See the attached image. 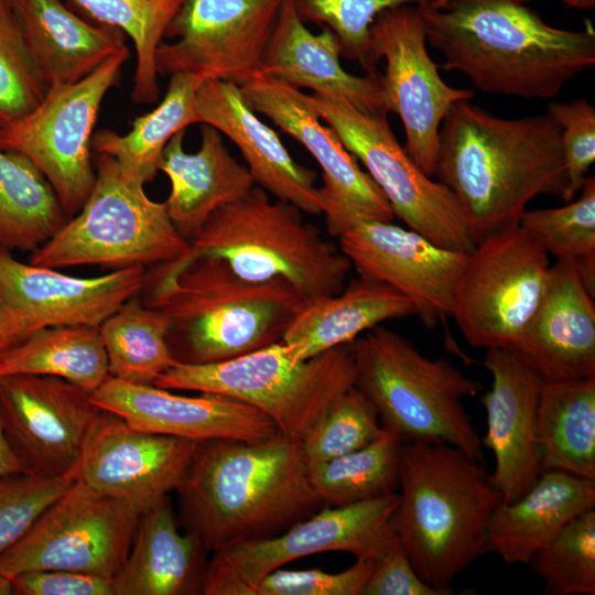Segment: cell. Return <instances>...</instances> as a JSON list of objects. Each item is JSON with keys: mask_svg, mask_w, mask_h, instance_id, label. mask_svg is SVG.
<instances>
[{"mask_svg": "<svg viewBox=\"0 0 595 595\" xmlns=\"http://www.w3.org/2000/svg\"><path fill=\"white\" fill-rule=\"evenodd\" d=\"M434 175L459 202L477 245L518 225L539 195L566 203L561 128L549 113L501 118L458 101L441 123Z\"/></svg>", "mask_w": 595, "mask_h": 595, "instance_id": "cell-1", "label": "cell"}, {"mask_svg": "<svg viewBox=\"0 0 595 595\" xmlns=\"http://www.w3.org/2000/svg\"><path fill=\"white\" fill-rule=\"evenodd\" d=\"M176 491L180 527L208 553L275 537L324 507L302 440L281 433L258 442H198Z\"/></svg>", "mask_w": 595, "mask_h": 595, "instance_id": "cell-2", "label": "cell"}, {"mask_svg": "<svg viewBox=\"0 0 595 595\" xmlns=\"http://www.w3.org/2000/svg\"><path fill=\"white\" fill-rule=\"evenodd\" d=\"M526 0H448L418 6L444 71L486 94L552 99L595 64V32L548 24Z\"/></svg>", "mask_w": 595, "mask_h": 595, "instance_id": "cell-3", "label": "cell"}, {"mask_svg": "<svg viewBox=\"0 0 595 595\" xmlns=\"http://www.w3.org/2000/svg\"><path fill=\"white\" fill-rule=\"evenodd\" d=\"M143 303L167 322L175 363L229 360L281 342L306 301L289 282H252L223 259L187 251L147 269Z\"/></svg>", "mask_w": 595, "mask_h": 595, "instance_id": "cell-4", "label": "cell"}, {"mask_svg": "<svg viewBox=\"0 0 595 595\" xmlns=\"http://www.w3.org/2000/svg\"><path fill=\"white\" fill-rule=\"evenodd\" d=\"M396 536L415 572L447 595L484 554L488 520L502 496L482 463L447 444L403 443Z\"/></svg>", "mask_w": 595, "mask_h": 595, "instance_id": "cell-5", "label": "cell"}, {"mask_svg": "<svg viewBox=\"0 0 595 595\" xmlns=\"http://www.w3.org/2000/svg\"><path fill=\"white\" fill-rule=\"evenodd\" d=\"M351 344L355 387L374 405L382 428L403 443L447 444L483 462L482 441L463 401L480 392L479 381L448 360L423 355L382 325Z\"/></svg>", "mask_w": 595, "mask_h": 595, "instance_id": "cell-6", "label": "cell"}, {"mask_svg": "<svg viewBox=\"0 0 595 595\" xmlns=\"http://www.w3.org/2000/svg\"><path fill=\"white\" fill-rule=\"evenodd\" d=\"M188 251L220 258L248 281L282 279L306 302L342 291L353 267L300 208L258 185L216 210Z\"/></svg>", "mask_w": 595, "mask_h": 595, "instance_id": "cell-7", "label": "cell"}, {"mask_svg": "<svg viewBox=\"0 0 595 595\" xmlns=\"http://www.w3.org/2000/svg\"><path fill=\"white\" fill-rule=\"evenodd\" d=\"M96 180L82 208L41 247L30 263L63 269L151 268L185 255L190 244L172 224L164 202L151 199L144 183L115 159H95Z\"/></svg>", "mask_w": 595, "mask_h": 595, "instance_id": "cell-8", "label": "cell"}, {"mask_svg": "<svg viewBox=\"0 0 595 595\" xmlns=\"http://www.w3.org/2000/svg\"><path fill=\"white\" fill-rule=\"evenodd\" d=\"M355 378L351 343L295 363L278 342L219 363H175L154 386L237 399L267 415L279 433L302 440Z\"/></svg>", "mask_w": 595, "mask_h": 595, "instance_id": "cell-9", "label": "cell"}, {"mask_svg": "<svg viewBox=\"0 0 595 595\" xmlns=\"http://www.w3.org/2000/svg\"><path fill=\"white\" fill-rule=\"evenodd\" d=\"M312 97L320 118L363 163L394 217L437 246L466 253L474 249L459 202L414 163L393 134L387 113L363 112L337 96Z\"/></svg>", "mask_w": 595, "mask_h": 595, "instance_id": "cell-10", "label": "cell"}, {"mask_svg": "<svg viewBox=\"0 0 595 595\" xmlns=\"http://www.w3.org/2000/svg\"><path fill=\"white\" fill-rule=\"evenodd\" d=\"M399 494L345 506H324L282 533L213 552L203 595H250L268 573L294 560L328 551L377 562L399 543L392 517Z\"/></svg>", "mask_w": 595, "mask_h": 595, "instance_id": "cell-11", "label": "cell"}, {"mask_svg": "<svg viewBox=\"0 0 595 595\" xmlns=\"http://www.w3.org/2000/svg\"><path fill=\"white\" fill-rule=\"evenodd\" d=\"M129 57L125 46L82 80L48 88L30 113L0 129V148L22 154L44 175L67 219L94 187L93 130Z\"/></svg>", "mask_w": 595, "mask_h": 595, "instance_id": "cell-12", "label": "cell"}, {"mask_svg": "<svg viewBox=\"0 0 595 595\" xmlns=\"http://www.w3.org/2000/svg\"><path fill=\"white\" fill-rule=\"evenodd\" d=\"M549 255L518 224L467 253L451 317L473 347L512 350L543 294Z\"/></svg>", "mask_w": 595, "mask_h": 595, "instance_id": "cell-13", "label": "cell"}, {"mask_svg": "<svg viewBox=\"0 0 595 595\" xmlns=\"http://www.w3.org/2000/svg\"><path fill=\"white\" fill-rule=\"evenodd\" d=\"M140 515L78 482L0 554V572L66 570L113 578L122 566Z\"/></svg>", "mask_w": 595, "mask_h": 595, "instance_id": "cell-14", "label": "cell"}, {"mask_svg": "<svg viewBox=\"0 0 595 595\" xmlns=\"http://www.w3.org/2000/svg\"><path fill=\"white\" fill-rule=\"evenodd\" d=\"M249 107L300 142L318 164L327 231L338 238L360 221H392L387 198L336 132L318 116L312 95L258 74L240 86Z\"/></svg>", "mask_w": 595, "mask_h": 595, "instance_id": "cell-15", "label": "cell"}, {"mask_svg": "<svg viewBox=\"0 0 595 595\" xmlns=\"http://www.w3.org/2000/svg\"><path fill=\"white\" fill-rule=\"evenodd\" d=\"M418 6L404 4L381 12L370 26L374 62H386L383 86L390 112L405 134L408 154L429 176L435 174L441 123L451 107L474 96L469 89L447 85L440 65L428 52Z\"/></svg>", "mask_w": 595, "mask_h": 595, "instance_id": "cell-16", "label": "cell"}, {"mask_svg": "<svg viewBox=\"0 0 595 595\" xmlns=\"http://www.w3.org/2000/svg\"><path fill=\"white\" fill-rule=\"evenodd\" d=\"M282 0H183L155 53L158 75L241 86L259 74Z\"/></svg>", "mask_w": 595, "mask_h": 595, "instance_id": "cell-17", "label": "cell"}, {"mask_svg": "<svg viewBox=\"0 0 595 595\" xmlns=\"http://www.w3.org/2000/svg\"><path fill=\"white\" fill-rule=\"evenodd\" d=\"M90 392L53 376H0V420L30 474L69 476L102 413ZM72 478V477H71Z\"/></svg>", "mask_w": 595, "mask_h": 595, "instance_id": "cell-18", "label": "cell"}, {"mask_svg": "<svg viewBox=\"0 0 595 595\" xmlns=\"http://www.w3.org/2000/svg\"><path fill=\"white\" fill-rule=\"evenodd\" d=\"M197 443L136 429L104 410L71 477L142 515L176 490Z\"/></svg>", "mask_w": 595, "mask_h": 595, "instance_id": "cell-19", "label": "cell"}, {"mask_svg": "<svg viewBox=\"0 0 595 595\" xmlns=\"http://www.w3.org/2000/svg\"><path fill=\"white\" fill-rule=\"evenodd\" d=\"M337 239L358 275L383 282L403 294L424 327L434 328L451 316L466 252L437 246L392 221H360Z\"/></svg>", "mask_w": 595, "mask_h": 595, "instance_id": "cell-20", "label": "cell"}, {"mask_svg": "<svg viewBox=\"0 0 595 595\" xmlns=\"http://www.w3.org/2000/svg\"><path fill=\"white\" fill-rule=\"evenodd\" d=\"M90 398L129 425L155 434L197 442L213 439L258 442L279 433L275 424L258 409L216 393L182 396L154 385H137L108 376Z\"/></svg>", "mask_w": 595, "mask_h": 595, "instance_id": "cell-21", "label": "cell"}, {"mask_svg": "<svg viewBox=\"0 0 595 595\" xmlns=\"http://www.w3.org/2000/svg\"><path fill=\"white\" fill-rule=\"evenodd\" d=\"M147 269L131 267L89 278L22 262L0 248V300L32 331L99 325L143 288Z\"/></svg>", "mask_w": 595, "mask_h": 595, "instance_id": "cell-22", "label": "cell"}, {"mask_svg": "<svg viewBox=\"0 0 595 595\" xmlns=\"http://www.w3.org/2000/svg\"><path fill=\"white\" fill-rule=\"evenodd\" d=\"M483 365L491 376V386L480 398L487 420L480 441L495 457L491 483L504 502H512L542 472L536 422L543 381L508 349L486 350Z\"/></svg>", "mask_w": 595, "mask_h": 595, "instance_id": "cell-23", "label": "cell"}, {"mask_svg": "<svg viewBox=\"0 0 595 595\" xmlns=\"http://www.w3.org/2000/svg\"><path fill=\"white\" fill-rule=\"evenodd\" d=\"M544 382L595 377V305L575 268L550 266L541 300L511 350Z\"/></svg>", "mask_w": 595, "mask_h": 595, "instance_id": "cell-24", "label": "cell"}, {"mask_svg": "<svg viewBox=\"0 0 595 595\" xmlns=\"http://www.w3.org/2000/svg\"><path fill=\"white\" fill-rule=\"evenodd\" d=\"M194 106L196 123L214 127L238 148L256 185L303 213H323L316 173L294 161L277 132L246 102L240 86L205 79Z\"/></svg>", "mask_w": 595, "mask_h": 595, "instance_id": "cell-25", "label": "cell"}, {"mask_svg": "<svg viewBox=\"0 0 595 595\" xmlns=\"http://www.w3.org/2000/svg\"><path fill=\"white\" fill-rule=\"evenodd\" d=\"M340 57V43L328 28L321 26V32L313 33L293 1L282 0L259 74L315 95L342 97L366 113L388 115L382 74H350L342 66Z\"/></svg>", "mask_w": 595, "mask_h": 595, "instance_id": "cell-26", "label": "cell"}, {"mask_svg": "<svg viewBox=\"0 0 595 595\" xmlns=\"http://www.w3.org/2000/svg\"><path fill=\"white\" fill-rule=\"evenodd\" d=\"M184 137L185 129L169 141L160 171L171 184L164 202L167 215L190 244L216 210L242 198L256 183L214 127L202 125L201 147L196 152L184 150Z\"/></svg>", "mask_w": 595, "mask_h": 595, "instance_id": "cell-27", "label": "cell"}, {"mask_svg": "<svg viewBox=\"0 0 595 595\" xmlns=\"http://www.w3.org/2000/svg\"><path fill=\"white\" fill-rule=\"evenodd\" d=\"M595 509V480L561 470H542L512 502L501 501L486 530L485 553L507 564H528L575 517Z\"/></svg>", "mask_w": 595, "mask_h": 595, "instance_id": "cell-28", "label": "cell"}, {"mask_svg": "<svg viewBox=\"0 0 595 595\" xmlns=\"http://www.w3.org/2000/svg\"><path fill=\"white\" fill-rule=\"evenodd\" d=\"M178 528L169 495L140 515L129 553L113 577L115 595L202 594L208 552Z\"/></svg>", "mask_w": 595, "mask_h": 595, "instance_id": "cell-29", "label": "cell"}, {"mask_svg": "<svg viewBox=\"0 0 595 595\" xmlns=\"http://www.w3.org/2000/svg\"><path fill=\"white\" fill-rule=\"evenodd\" d=\"M413 315V304L399 291L358 275L338 293L306 302L281 342L299 363L353 343L386 321Z\"/></svg>", "mask_w": 595, "mask_h": 595, "instance_id": "cell-30", "label": "cell"}, {"mask_svg": "<svg viewBox=\"0 0 595 595\" xmlns=\"http://www.w3.org/2000/svg\"><path fill=\"white\" fill-rule=\"evenodd\" d=\"M13 6L47 89L82 80L127 46L121 30L88 23L61 0H13Z\"/></svg>", "mask_w": 595, "mask_h": 595, "instance_id": "cell-31", "label": "cell"}, {"mask_svg": "<svg viewBox=\"0 0 595 595\" xmlns=\"http://www.w3.org/2000/svg\"><path fill=\"white\" fill-rule=\"evenodd\" d=\"M536 425L542 470L595 480V377L543 381Z\"/></svg>", "mask_w": 595, "mask_h": 595, "instance_id": "cell-32", "label": "cell"}, {"mask_svg": "<svg viewBox=\"0 0 595 595\" xmlns=\"http://www.w3.org/2000/svg\"><path fill=\"white\" fill-rule=\"evenodd\" d=\"M204 80L187 73L171 75L164 98L152 111L137 117L126 134L97 131L91 138V150L111 156L144 184L151 182L160 171L163 151L172 137L196 123L195 96Z\"/></svg>", "mask_w": 595, "mask_h": 595, "instance_id": "cell-33", "label": "cell"}, {"mask_svg": "<svg viewBox=\"0 0 595 595\" xmlns=\"http://www.w3.org/2000/svg\"><path fill=\"white\" fill-rule=\"evenodd\" d=\"M3 375L58 377L91 393L109 376L99 329L87 325L37 328L0 354Z\"/></svg>", "mask_w": 595, "mask_h": 595, "instance_id": "cell-34", "label": "cell"}, {"mask_svg": "<svg viewBox=\"0 0 595 595\" xmlns=\"http://www.w3.org/2000/svg\"><path fill=\"white\" fill-rule=\"evenodd\" d=\"M66 219L44 175L22 154L0 148V248L33 252Z\"/></svg>", "mask_w": 595, "mask_h": 595, "instance_id": "cell-35", "label": "cell"}, {"mask_svg": "<svg viewBox=\"0 0 595 595\" xmlns=\"http://www.w3.org/2000/svg\"><path fill=\"white\" fill-rule=\"evenodd\" d=\"M98 329L112 378L154 385L175 364L166 343L167 322L143 303L140 293L108 316Z\"/></svg>", "mask_w": 595, "mask_h": 595, "instance_id": "cell-36", "label": "cell"}, {"mask_svg": "<svg viewBox=\"0 0 595 595\" xmlns=\"http://www.w3.org/2000/svg\"><path fill=\"white\" fill-rule=\"evenodd\" d=\"M403 442L385 429L371 443L309 468L324 506H345L382 497L399 488Z\"/></svg>", "mask_w": 595, "mask_h": 595, "instance_id": "cell-37", "label": "cell"}, {"mask_svg": "<svg viewBox=\"0 0 595 595\" xmlns=\"http://www.w3.org/2000/svg\"><path fill=\"white\" fill-rule=\"evenodd\" d=\"M99 23L121 30L137 54L132 100L152 104L160 87L155 53L183 0H73Z\"/></svg>", "mask_w": 595, "mask_h": 595, "instance_id": "cell-38", "label": "cell"}, {"mask_svg": "<svg viewBox=\"0 0 595 595\" xmlns=\"http://www.w3.org/2000/svg\"><path fill=\"white\" fill-rule=\"evenodd\" d=\"M581 196L555 208L526 209L519 225L548 253L571 263L595 298V177L588 175Z\"/></svg>", "mask_w": 595, "mask_h": 595, "instance_id": "cell-39", "label": "cell"}, {"mask_svg": "<svg viewBox=\"0 0 595 595\" xmlns=\"http://www.w3.org/2000/svg\"><path fill=\"white\" fill-rule=\"evenodd\" d=\"M529 564L548 595H594L595 509L572 519Z\"/></svg>", "mask_w": 595, "mask_h": 595, "instance_id": "cell-40", "label": "cell"}, {"mask_svg": "<svg viewBox=\"0 0 595 595\" xmlns=\"http://www.w3.org/2000/svg\"><path fill=\"white\" fill-rule=\"evenodd\" d=\"M46 91L13 0H0V129L30 113Z\"/></svg>", "mask_w": 595, "mask_h": 595, "instance_id": "cell-41", "label": "cell"}, {"mask_svg": "<svg viewBox=\"0 0 595 595\" xmlns=\"http://www.w3.org/2000/svg\"><path fill=\"white\" fill-rule=\"evenodd\" d=\"M382 431L376 409L354 386L338 396L302 437L307 466L361 448Z\"/></svg>", "mask_w": 595, "mask_h": 595, "instance_id": "cell-42", "label": "cell"}, {"mask_svg": "<svg viewBox=\"0 0 595 595\" xmlns=\"http://www.w3.org/2000/svg\"><path fill=\"white\" fill-rule=\"evenodd\" d=\"M306 23L328 28L338 39L342 56L357 62L366 74L378 73L370 50V26L383 11L434 0H292Z\"/></svg>", "mask_w": 595, "mask_h": 595, "instance_id": "cell-43", "label": "cell"}, {"mask_svg": "<svg viewBox=\"0 0 595 595\" xmlns=\"http://www.w3.org/2000/svg\"><path fill=\"white\" fill-rule=\"evenodd\" d=\"M73 482L66 475L17 473L0 477V554L12 547Z\"/></svg>", "mask_w": 595, "mask_h": 595, "instance_id": "cell-44", "label": "cell"}, {"mask_svg": "<svg viewBox=\"0 0 595 595\" xmlns=\"http://www.w3.org/2000/svg\"><path fill=\"white\" fill-rule=\"evenodd\" d=\"M547 113L561 128L567 203L581 191L595 161V108L584 97H580L569 102L551 101Z\"/></svg>", "mask_w": 595, "mask_h": 595, "instance_id": "cell-45", "label": "cell"}, {"mask_svg": "<svg viewBox=\"0 0 595 595\" xmlns=\"http://www.w3.org/2000/svg\"><path fill=\"white\" fill-rule=\"evenodd\" d=\"M375 561L356 559L350 567L329 573L321 569H275L264 575L250 595H361Z\"/></svg>", "mask_w": 595, "mask_h": 595, "instance_id": "cell-46", "label": "cell"}, {"mask_svg": "<svg viewBox=\"0 0 595 595\" xmlns=\"http://www.w3.org/2000/svg\"><path fill=\"white\" fill-rule=\"evenodd\" d=\"M14 595H115L113 578L66 570H35L14 575Z\"/></svg>", "mask_w": 595, "mask_h": 595, "instance_id": "cell-47", "label": "cell"}, {"mask_svg": "<svg viewBox=\"0 0 595 595\" xmlns=\"http://www.w3.org/2000/svg\"><path fill=\"white\" fill-rule=\"evenodd\" d=\"M361 595H447L426 583L412 566L400 542L375 563Z\"/></svg>", "mask_w": 595, "mask_h": 595, "instance_id": "cell-48", "label": "cell"}, {"mask_svg": "<svg viewBox=\"0 0 595 595\" xmlns=\"http://www.w3.org/2000/svg\"><path fill=\"white\" fill-rule=\"evenodd\" d=\"M32 331L28 322L0 300V354L22 340Z\"/></svg>", "mask_w": 595, "mask_h": 595, "instance_id": "cell-49", "label": "cell"}, {"mask_svg": "<svg viewBox=\"0 0 595 595\" xmlns=\"http://www.w3.org/2000/svg\"><path fill=\"white\" fill-rule=\"evenodd\" d=\"M17 473L28 472L10 446L0 420V477Z\"/></svg>", "mask_w": 595, "mask_h": 595, "instance_id": "cell-50", "label": "cell"}, {"mask_svg": "<svg viewBox=\"0 0 595 595\" xmlns=\"http://www.w3.org/2000/svg\"><path fill=\"white\" fill-rule=\"evenodd\" d=\"M446 1L448 0H434V1H431V3L441 4ZM561 1L571 8H577V9H591L595 6V0H561Z\"/></svg>", "mask_w": 595, "mask_h": 595, "instance_id": "cell-51", "label": "cell"}, {"mask_svg": "<svg viewBox=\"0 0 595 595\" xmlns=\"http://www.w3.org/2000/svg\"><path fill=\"white\" fill-rule=\"evenodd\" d=\"M0 595H14L12 578L0 572Z\"/></svg>", "mask_w": 595, "mask_h": 595, "instance_id": "cell-52", "label": "cell"}]
</instances>
